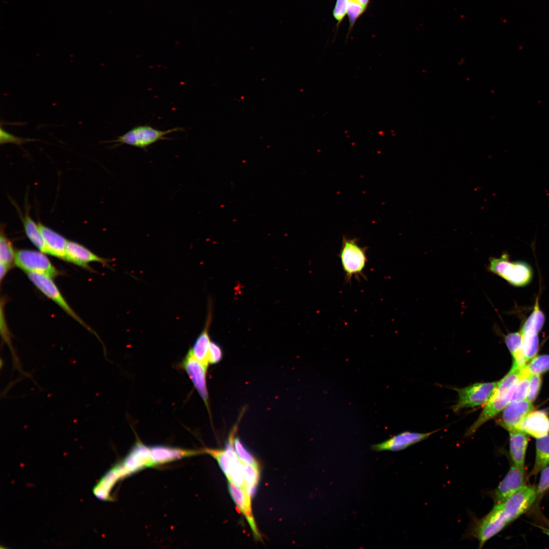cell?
<instances>
[{"label":"cell","mask_w":549,"mask_h":549,"mask_svg":"<svg viewBox=\"0 0 549 549\" xmlns=\"http://www.w3.org/2000/svg\"><path fill=\"white\" fill-rule=\"evenodd\" d=\"M518 372L510 371L499 381L490 401L484 406L479 416L469 428L466 436L474 434L484 423L495 417L510 402L518 384Z\"/></svg>","instance_id":"obj_1"},{"label":"cell","mask_w":549,"mask_h":549,"mask_svg":"<svg viewBox=\"0 0 549 549\" xmlns=\"http://www.w3.org/2000/svg\"><path fill=\"white\" fill-rule=\"evenodd\" d=\"M487 269L515 287L528 285L533 278V271L530 265L524 261H510L506 253L499 258H491Z\"/></svg>","instance_id":"obj_2"},{"label":"cell","mask_w":549,"mask_h":549,"mask_svg":"<svg viewBox=\"0 0 549 549\" xmlns=\"http://www.w3.org/2000/svg\"><path fill=\"white\" fill-rule=\"evenodd\" d=\"M182 128H174L166 130H161L150 125H138L134 127L124 134L113 140L107 142H114L115 146L126 144L141 148L147 151V148L160 140H170L166 135L170 133L182 131Z\"/></svg>","instance_id":"obj_3"},{"label":"cell","mask_w":549,"mask_h":549,"mask_svg":"<svg viewBox=\"0 0 549 549\" xmlns=\"http://www.w3.org/2000/svg\"><path fill=\"white\" fill-rule=\"evenodd\" d=\"M346 281L353 277H363V270L368 261L367 248L361 247L355 238L343 237L339 254Z\"/></svg>","instance_id":"obj_4"},{"label":"cell","mask_w":549,"mask_h":549,"mask_svg":"<svg viewBox=\"0 0 549 549\" xmlns=\"http://www.w3.org/2000/svg\"><path fill=\"white\" fill-rule=\"evenodd\" d=\"M498 381L475 383L456 388L458 398L452 407L455 412L466 408L485 406L492 396Z\"/></svg>","instance_id":"obj_5"},{"label":"cell","mask_w":549,"mask_h":549,"mask_svg":"<svg viewBox=\"0 0 549 549\" xmlns=\"http://www.w3.org/2000/svg\"><path fill=\"white\" fill-rule=\"evenodd\" d=\"M42 252L19 250L15 252L14 264L27 273H37L55 278L60 272Z\"/></svg>","instance_id":"obj_6"},{"label":"cell","mask_w":549,"mask_h":549,"mask_svg":"<svg viewBox=\"0 0 549 549\" xmlns=\"http://www.w3.org/2000/svg\"><path fill=\"white\" fill-rule=\"evenodd\" d=\"M509 523L502 503H496L491 511L475 524L473 533L479 541V547H481Z\"/></svg>","instance_id":"obj_7"},{"label":"cell","mask_w":549,"mask_h":549,"mask_svg":"<svg viewBox=\"0 0 549 549\" xmlns=\"http://www.w3.org/2000/svg\"><path fill=\"white\" fill-rule=\"evenodd\" d=\"M27 276L34 285L45 295L57 304L68 315L87 329L91 330L86 323L77 315L66 301L52 278L40 273H27Z\"/></svg>","instance_id":"obj_8"},{"label":"cell","mask_w":549,"mask_h":549,"mask_svg":"<svg viewBox=\"0 0 549 549\" xmlns=\"http://www.w3.org/2000/svg\"><path fill=\"white\" fill-rule=\"evenodd\" d=\"M537 494V490L534 487L524 485L502 502L509 523L515 520L530 508L535 500Z\"/></svg>","instance_id":"obj_9"},{"label":"cell","mask_w":549,"mask_h":549,"mask_svg":"<svg viewBox=\"0 0 549 549\" xmlns=\"http://www.w3.org/2000/svg\"><path fill=\"white\" fill-rule=\"evenodd\" d=\"M180 366L186 372L205 405L208 407V393L206 384L208 366L197 359L190 349L183 359Z\"/></svg>","instance_id":"obj_10"},{"label":"cell","mask_w":549,"mask_h":549,"mask_svg":"<svg viewBox=\"0 0 549 549\" xmlns=\"http://www.w3.org/2000/svg\"><path fill=\"white\" fill-rule=\"evenodd\" d=\"M127 477L146 468L154 467L149 447L138 440L119 462Z\"/></svg>","instance_id":"obj_11"},{"label":"cell","mask_w":549,"mask_h":549,"mask_svg":"<svg viewBox=\"0 0 549 549\" xmlns=\"http://www.w3.org/2000/svg\"><path fill=\"white\" fill-rule=\"evenodd\" d=\"M533 409L532 403L527 399L510 401L503 409L498 423L508 431L517 429L518 426Z\"/></svg>","instance_id":"obj_12"},{"label":"cell","mask_w":549,"mask_h":549,"mask_svg":"<svg viewBox=\"0 0 549 549\" xmlns=\"http://www.w3.org/2000/svg\"><path fill=\"white\" fill-rule=\"evenodd\" d=\"M436 431L428 433H417L405 431L395 435L381 443L373 444L371 449L375 451L390 450L398 451L424 440Z\"/></svg>","instance_id":"obj_13"},{"label":"cell","mask_w":549,"mask_h":549,"mask_svg":"<svg viewBox=\"0 0 549 549\" xmlns=\"http://www.w3.org/2000/svg\"><path fill=\"white\" fill-rule=\"evenodd\" d=\"M154 467L195 455L204 453L203 450H191L164 445L149 446Z\"/></svg>","instance_id":"obj_14"},{"label":"cell","mask_w":549,"mask_h":549,"mask_svg":"<svg viewBox=\"0 0 549 549\" xmlns=\"http://www.w3.org/2000/svg\"><path fill=\"white\" fill-rule=\"evenodd\" d=\"M524 468L512 466L496 490V503L504 501L524 486Z\"/></svg>","instance_id":"obj_15"},{"label":"cell","mask_w":549,"mask_h":549,"mask_svg":"<svg viewBox=\"0 0 549 549\" xmlns=\"http://www.w3.org/2000/svg\"><path fill=\"white\" fill-rule=\"evenodd\" d=\"M228 490L231 498L240 512L248 522L256 540H261L252 512V498L241 487L228 480Z\"/></svg>","instance_id":"obj_16"},{"label":"cell","mask_w":549,"mask_h":549,"mask_svg":"<svg viewBox=\"0 0 549 549\" xmlns=\"http://www.w3.org/2000/svg\"><path fill=\"white\" fill-rule=\"evenodd\" d=\"M64 260L88 269H90L88 265L90 262H98L107 265L108 262L79 243L71 241H67Z\"/></svg>","instance_id":"obj_17"},{"label":"cell","mask_w":549,"mask_h":549,"mask_svg":"<svg viewBox=\"0 0 549 549\" xmlns=\"http://www.w3.org/2000/svg\"><path fill=\"white\" fill-rule=\"evenodd\" d=\"M517 429L536 439L547 436L549 434V417L543 411H531Z\"/></svg>","instance_id":"obj_18"},{"label":"cell","mask_w":549,"mask_h":549,"mask_svg":"<svg viewBox=\"0 0 549 549\" xmlns=\"http://www.w3.org/2000/svg\"><path fill=\"white\" fill-rule=\"evenodd\" d=\"M509 448L514 465L524 468L525 459L529 438L528 434L518 429L509 431Z\"/></svg>","instance_id":"obj_19"},{"label":"cell","mask_w":549,"mask_h":549,"mask_svg":"<svg viewBox=\"0 0 549 549\" xmlns=\"http://www.w3.org/2000/svg\"><path fill=\"white\" fill-rule=\"evenodd\" d=\"M121 468L119 464H117L102 478L94 491L97 497L105 501L111 500V490L119 480L126 478L124 472Z\"/></svg>","instance_id":"obj_20"},{"label":"cell","mask_w":549,"mask_h":549,"mask_svg":"<svg viewBox=\"0 0 549 549\" xmlns=\"http://www.w3.org/2000/svg\"><path fill=\"white\" fill-rule=\"evenodd\" d=\"M39 229L45 243L48 254L65 260L67 240L61 235L39 223Z\"/></svg>","instance_id":"obj_21"},{"label":"cell","mask_w":549,"mask_h":549,"mask_svg":"<svg viewBox=\"0 0 549 549\" xmlns=\"http://www.w3.org/2000/svg\"><path fill=\"white\" fill-rule=\"evenodd\" d=\"M207 317L204 329L199 334L192 347L190 349L197 359L208 366V354L211 342L208 333L209 326L211 321L210 313L208 314Z\"/></svg>","instance_id":"obj_22"},{"label":"cell","mask_w":549,"mask_h":549,"mask_svg":"<svg viewBox=\"0 0 549 549\" xmlns=\"http://www.w3.org/2000/svg\"><path fill=\"white\" fill-rule=\"evenodd\" d=\"M505 343L513 358V364L522 369L527 362L522 348V336L520 332L508 333L505 336Z\"/></svg>","instance_id":"obj_23"},{"label":"cell","mask_w":549,"mask_h":549,"mask_svg":"<svg viewBox=\"0 0 549 549\" xmlns=\"http://www.w3.org/2000/svg\"><path fill=\"white\" fill-rule=\"evenodd\" d=\"M549 464V436L537 438L536 457L531 474H537Z\"/></svg>","instance_id":"obj_24"},{"label":"cell","mask_w":549,"mask_h":549,"mask_svg":"<svg viewBox=\"0 0 549 549\" xmlns=\"http://www.w3.org/2000/svg\"><path fill=\"white\" fill-rule=\"evenodd\" d=\"M23 223L26 234L31 242L40 251L48 254L45 243L38 225L28 214L24 216Z\"/></svg>","instance_id":"obj_25"},{"label":"cell","mask_w":549,"mask_h":549,"mask_svg":"<svg viewBox=\"0 0 549 549\" xmlns=\"http://www.w3.org/2000/svg\"><path fill=\"white\" fill-rule=\"evenodd\" d=\"M545 322V316L539 308V298H536L533 310L521 327L520 332L523 333L531 330L538 333L542 329Z\"/></svg>","instance_id":"obj_26"},{"label":"cell","mask_w":549,"mask_h":549,"mask_svg":"<svg viewBox=\"0 0 549 549\" xmlns=\"http://www.w3.org/2000/svg\"><path fill=\"white\" fill-rule=\"evenodd\" d=\"M521 334L523 351L528 361L534 357L538 352L539 347L538 333L528 330Z\"/></svg>","instance_id":"obj_27"},{"label":"cell","mask_w":549,"mask_h":549,"mask_svg":"<svg viewBox=\"0 0 549 549\" xmlns=\"http://www.w3.org/2000/svg\"><path fill=\"white\" fill-rule=\"evenodd\" d=\"M15 252L11 242L1 230L0 236V263L11 268L14 263Z\"/></svg>","instance_id":"obj_28"},{"label":"cell","mask_w":549,"mask_h":549,"mask_svg":"<svg viewBox=\"0 0 549 549\" xmlns=\"http://www.w3.org/2000/svg\"><path fill=\"white\" fill-rule=\"evenodd\" d=\"M531 376V375L524 368L521 370L518 384L510 401H518L526 399Z\"/></svg>","instance_id":"obj_29"},{"label":"cell","mask_w":549,"mask_h":549,"mask_svg":"<svg viewBox=\"0 0 549 549\" xmlns=\"http://www.w3.org/2000/svg\"><path fill=\"white\" fill-rule=\"evenodd\" d=\"M524 368L531 375L541 374L549 370V355L535 356Z\"/></svg>","instance_id":"obj_30"},{"label":"cell","mask_w":549,"mask_h":549,"mask_svg":"<svg viewBox=\"0 0 549 549\" xmlns=\"http://www.w3.org/2000/svg\"><path fill=\"white\" fill-rule=\"evenodd\" d=\"M241 469L246 486L256 487L260 479V467L241 462Z\"/></svg>","instance_id":"obj_31"},{"label":"cell","mask_w":549,"mask_h":549,"mask_svg":"<svg viewBox=\"0 0 549 549\" xmlns=\"http://www.w3.org/2000/svg\"><path fill=\"white\" fill-rule=\"evenodd\" d=\"M234 445L236 455L241 462L260 467L258 461L243 446L238 438H234Z\"/></svg>","instance_id":"obj_32"},{"label":"cell","mask_w":549,"mask_h":549,"mask_svg":"<svg viewBox=\"0 0 549 549\" xmlns=\"http://www.w3.org/2000/svg\"><path fill=\"white\" fill-rule=\"evenodd\" d=\"M365 8L362 6L357 0H348L346 13L348 15L351 27L354 24L357 19L365 11Z\"/></svg>","instance_id":"obj_33"},{"label":"cell","mask_w":549,"mask_h":549,"mask_svg":"<svg viewBox=\"0 0 549 549\" xmlns=\"http://www.w3.org/2000/svg\"><path fill=\"white\" fill-rule=\"evenodd\" d=\"M541 384L540 374L531 375L526 399L531 403L536 398Z\"/></svg>","instance_id":"obj_34"},{"label":"cell","mask_w":549,"mask_h":549,"mask_svg":"<svg viewBox=\"0 0 549 549\" xmlns=\"http://www.w3.org/2000/svg\"><path fill=\"white\" fill-rule=\"evenodd\" d=\"M222 357L223 352L221 347L217 343L211 341L208 354L209 363H217L221 361Z\"/></svg>","instance_id":"obj_35"},{"label":"cell","mask_w":549,"mask_h":549,"mask_svg":"<svg viewBox=\"0 0 549 549\" xmlns=\"http://www.w3.org/2000/svg\"><path fill=\"white\" fill-rule=\"evenodd\" d=\"M0 142L1 144H4L7 143H12L18 145L21 144L26 142L29 141H33V139H29L27 138H20L13 135L5 131L2 128L0 129Z\"/></svg>","instance_id":"obj_36"},{"label":"cell","mask_w":549,"mask_h":549,"mask_svg":"<svg viewBox=\"0 0 549 549\" xmlns=\"http://www.w3.org/2000/svg\"><path fill=\"white\" fill-rule=\"evenodd\" d=\"M348 0H337L333 11V15L335 19L340 23L346 14Z\"/></svg>","instance_id":"obj_37"},{"label":"cell","mask_w":549,"mask_h":549,"mask_svg":"<svg viewBox=\"0 0 549 549\" xmlns=\"http://www.w3.org/2000/svg\"><path fill=\"white\" fill-rule=\"evenodd\" d=\"M549 489V466L541 470V476L538 485L537 493L540 494Z\"/></svg>","instance_id":"obj_38"},{"label":"cell","mask_w":549,"mask_h":549,"mask_svg":"<svg viewBox=\"0 0 549 549\" xmlns=\"http://www.w3.org/2000/svg\"><path fill=\"white\" fill-rule=\"evenodd\" d=\"M10 268L6 266V265L0 263V278L1 282H2L3 279L5 277L6 274L8 272L9 269Z\"/></svg>","instance_id":"obj_39"},{"label":"cell","mask_w":549,"mask_h":549,"mask_svg":"<svg viewBox=\"0 0 549 549\" xmlns=\"http://www.w3.org/2000/svg\"><path fill=\"white\" fill-rule=\"evenodd\" d=\"M357 1L365 8L369 2V0H357Z\"/></svg>","instance_id":"obj_40"},{"label":"cell","mask_w":549,"mask_h":549,"mask_svg":"<svg viewBox=\"0 0 549 549\" xmlns=\"http://www.w3.org/2000/svg\"><path fill=\"white\" fill-rule=\"evenodd\" d=\"M546 534L549 536V530L546 532Z\"/></svg>","instance_id":"obj_41"}]
</instances>
